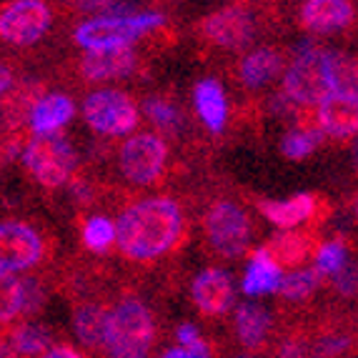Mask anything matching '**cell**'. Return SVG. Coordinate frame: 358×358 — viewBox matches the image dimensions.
I'll list each match as a JSON object with an SVG mask.
<instances>
[{
    "label": "cell",
    "instance_id": "1",
    "mask_svg": "<svg viewBox=\"0 0 358 358\" xmlns=\"http://www.w3.org/2000/svg\"><path fill=\"white\" fill-rule=\"evenodd\" d=\"M183 228V213L171 198H148L118 215V248L133 261H150L171 251Z\"/></svg>",
    "mask_w": 358,
    "mask_h": 358
},
{
    "label": "cell",
    "instance_id": "2",
    "mask_svg": "<svg viewBox=\"0 0 358 358\" xmlns=\"http://www.w3.org/2000/svg\"><path fill=\"white\" fill-rule=\"evenodd\" d=\"M338 53L321 50L310 41H303L296 50V60L283 76V93L296 106H321L338 90Z\"/></svg>",
    "mask_w": 358,
    "mask_h": 358
},
{
    "label": "cell",
    "instance_id": "3",
    "mask_svg": "<svg viewBox=\"0 0 358 358\" xmlns=\"http://www.w3.org/2000/svg\"><path fill=\"white\" fill-rule=\"evenodd\" d=\"M153 316L143 301H120L108 316L106 351L108 358H148L153 346Z\"/></svg>",
    "mask_w": 358,
    "mask_h": 358
},
{
    "label": "cell",
    "instance_id": "4",
    "mask_svg": "<svg viewBox=\"0 0 358 358\" xmlns=\"http://www.w3.org/2000/svg\"><path fill=\"white\" fill-rule=\"evenodd\" d=\"M161 13H133V15H96L76 28L73 38L85 50L128 48L133 41L161 28Z\"/></svg>",
    "mask_w": 358,
    "mask_h": 358
},
{
    "label": "cell",
    "instance_id": "5",
    "mask_svg": "<svg viewBox=\"0 0 358 358\" xmlns=\"http://www.w3.org/2000/svg\"><path fill=\"white\" fill-rule=\"evenodd\" d=\"M23 163L38 183L45 188H58L68 183L76 171V150L60 133L33 136L23 150Z\"/></svg>",
    "mask_w": 358,
    "mask_h": 358
},
{
    "label": "cell",
    "instance_id": "6",
    "mask_svg": "<svg viewBox=\"0 0 358 358\" xmlns=\"http://www.w3.org/2000/svg\"><path fill=\"white\" fill-rule=\"evenodd\" d=\"M88 126L103 136H128L138 126V106L120 90H96L83 103Z\"/></svg>",
    "mask_w": 358,
    "mask_h": 358
},
{
    "label": "cell",
    "instance_id": "7",
    "mask_svg": "<svg viewBox=\"0 0 358 358\" xmlns=\"http://www.w3.org/2000/svg\"><path fill=\"white\" fill-rule=\"evenodd\" d=\"M206 236L213 251L226 258H236L245 251L251 241V221L236 203L221 201L206 215Z\"/></svg>",
    "mask_w": 358,
    "mask_h": 358
},
{
    "label": "cell",
    "instance_id": "8",
    "mask_svg": "<svg viewBox=\"0 0 358 358\" xmlns=\"http://www.w3.org/2000/svg\"><path fill=\"white\" fill-rule=\"evenodd\" d=\"M50 28V10L43 0H13L0 15V36L13 45H30Z\"/></svg>",
    "mask_w": 358,
    "mask_h": 358
},
{
    "label": "cell",
    "instance_id": "9",
    "mask_svg": "<svg viewBox=\"0 0 358 358\" xmlns=\"http://www.w3.org/2000/svg\"><path fill=\"white\" fill-rule=\"evenodd\" d=\"M166 143L153 133H138L120 148V171L131 183H153L166 166Z\"/></svg>",
    "mask_w": 358,
    "mask_h": 358
},
{
    "label": "cell",
    "instance_id": "10",
    "mask_svg": "<svg viewBox=\"0 0 358 358\" xmlns=\"http://www.w3.org/2000/svg\"><path fill=\"white\" fill-rule=\"evenodd\" d=\"M43 256V241L25 223L8 221L0 228V275H15L33 268Z\"/></svg>",
    "mask_w": 358,
    "mask_h": 358
},
{
    "label": "cell",
    "instance_id": "11",
    "mask_svg": "<svg viewBox=\"0 0 358 358\" xmlns=\"http://www.w3.org/2000/svg\"><path fill=\"white\" fill-rule=\"evenodd\" d=\"M253 18L241 8H223L203 20V36L221 48L236 50L248 45L253 38Z\"/></svg>",
    "mask_w": 358,
    "mask_h": 358
},
{
    "label": "cell",
    "instance_id": "12",
    "mask_svg": "<svg viewBox=\"0 0 358 358\" xmlns=\"http://www.w3.org/2000/svg\"><path fill=\"white\" fill-rule=\"evenodd\" d=\"M318 128L336 138L358 136V93H331L318 106Z\"/></svg>",
    "mask_w": 358,
    "mask_h": 358
},
{
    "label": "cell",
    "instance_id": "13",
    "mask_svg": "<svg viewBox=\"0 0 358 358\" xmlns=\"http://www.w3.org/2000/svg\"><path fill=\"white\" fill-rule=\"evenodd\" d=\"M193 303L206 316H221L233 303V281L221 268H206L193 281Z\"/></svg>",
    "mask_w": 358,
    "mask_h": 358
},
{
    "label": "cell",
    "instance_id": "14",
    "mask_svg": "<svg viewBox=\"0 0 358 358\" xmlns=\"http://www.w3.org/2000/svg\"><path fill=\"white\" fill-rule=\"evenodd\" d=\"M0 316L3 321H13L18 316L36 313L43 306V288L33 275H3V288H0Z\"/></svg>",
    "mask_w": 358,
    "mask_h": 358
},
{
    "label": "cell",
    "instance_id": "15",
    "mask_svg": "<svg viewBox=\"0 0 358 358\" xmlns=\"http://www.w3.org/2000/svg\"><path fill=\"white\" fill-rule=\"evenodd\" d=\"M136 68V50L128 48H103L88 50L80 60V73L88 80H110V78H123Z\"/></svg>",
    "mask_w": 358,
    "mask_h": 358
},
{
    "label": "cell",
    "instance_id": "16",
    "mask_svg": "<svg viewBox=\"0 0 358 358\" xmlns=\"http://www.w3.org/2000/svg\"><path fill=\"white\" fill-rule=\"evenodd\" d=\"M301 20L310 33H334L353 20L351 0H306Z\"/></svg>",
    "mask_w": 358,
    "mask_h": 358
},
{
    "label": "cell",
    "instance_id": "17",
    "mask_svg": "<svg viewBox=\"0 0 358 358\" xmlns=\"http://www.w3.org/2000/svg\"><path fill=\"white\" fill-rule=\"evenodd\" d=\"M283 275H281V263L275 261L273 253L263 245L251 256V263L245 268L243 275V293L258 299V296H268V293L281 291Z\"/></svg>",
    "mask_w": 358,
    "mask_h": 358
},
{
    "label": "cell",
    "instance_id": "18",
    "mask_svg": "<svg viewBox=\"0 0 358 358\" xmlns=\"http://www.w3.org/2000/svg\"><path fill=\"white\" fill-rule=\"evenodd\" d=\"M73 113H76V106H73L71 98L63 96V93H50V96H43L38 103H33L30 128L36 136H50V133H58L66 126L73 118Z\"/></svg>",
    "mask_w": 358,
    "mask_h": 358
},
{
    "label": "cell",
    "instance_id": "19",
    "mask_svg": "<svg viewBox=\"0 0 358 358\" xmlns=\"http://www.w3.org/2000/svg\"><path fill=\"white\" fill-rule=\"evenodd\" d=\"M316 210V196L299 193L286 201H266L261 203V213L278 228H296L299 223L308 221Z\"/></svg>",
    "mask_w": 358,
    "mask_h": 358
},
{
    "label": "cell",
    "instance_id": "20",
    "mask_svg": "<svg viewBox=\"0 0 358 358\" xmlns=\"http://www.w3.org/2000/svg\"><path fill=\"white\" fill-rule=\"evenodd\" d=\"M193 98H196V110L201 115V120L206 123V128L213 133H221L228 115L226 96H223L221 83L213 80V78H203L196 85V90H193Z\"/></svg>",
    "mask_w": 358,
    "mask_h": 358
},
{
    "label": "cell",
    "instance_id": "21",
    "mask_svg": "<svg viewBox=\"0 0 358 358\" xmlns=\"http://www.w3.org/2000/svg\"><path fill=\"white\" fill-rule=\"evenodd\" d=\"M283 68V55L273 48H256L241 63V78L248 88H261L271 83Z\"/></svg>",
    "mask_w": 358,
    "mask_h": 358
},
{
    "label": "cell",
    "instance_id": "22",
    "mask_svg": "<svg viewBox=\"0 0 358 358\" xmlns=\"http://www.w3.org/2000/svg\"><path fill=\"white\" fill-rule=\"evenodd\" d=\"M108 316H110V313H106V310L96 303L78 306L76 313H73V331H76L78 341L88 348L106 346Z\"/></svg>",
    "mask_w": 358,
    "mask_h": 358
},
{
    "label": "cell",
    "instance_id": "23",
    "mask_svg": "<svg viewBox=\"0 0 358 358\" xmlns=\"http://www.w3.org/2000/svg\"><path fill=\"white\" fill-rule=\"evenodd\" d=\"M271 331L268 310L258 303H241L236 308V334L245 348H258Z\"/></svg>",
    "mask_w": 358,
    "mask_h": 358
},
{
    "label": "cell",
    "instance_id": "24",
    "mask_svg": "<svg viewBox=\"0 0 358 358\" xmlns=\"http://www.w3.org/2000/svg\"><path fill=\"white\" fill-rule=\"evenodd\" d=\"M48 341H50V336L43 326H38V323H25V326H20V329L6 341V343L10 346L13 356L33 358V356H41V353H48L45 351V348H48Z\"/></svg>",
    "mask_w": 358,
    "mask_h": 358
},
{
    "label": "cell",
    "instance_id": "25",
    "mask_svg": "<svg viewBox=\"0 0 358 358\" xmlns=\"http://www.w3.org/2000/svg\"><path fill=\"white\" fill-rule=\"evenodd\" d=\"M318 143H321V131L316 126H299L286 133L281 150L291 161H303L318 148Z\"/></svg>",
    "mask_w": 358,
    "mask_h": 358
},
{
    "label": "cell",
    "instance_id": "26",
    "mask_svg": "<svg viewBox=\"0 0 358 358\" xmlns=\"http://www.w3.org/2000/svg\"><path fill=\"white\" fill-rule=\"evenodd\" d=\"M266 248L273 253V258L281 266H293V263L303 261L306 251H308V243H306V238L299 236V233H278V236H273V241Z\"/></svg>",
    "mask_w": 358,
    "mask_h": 358
},
{
    "label": "cell",
    "instance_id": "27",
    "mask_svg": "<svg viewBox=\"0 0 358 358\" xmlns=\"http://www.w3.org/2000/svg\"><path fill=\"white\" fill-rule=\"evenodd\" d=\"M323 275L316 268H306V271H293V273L283 275L281 283V296L288 301H306L310 293L316 291L318 283H321Z\"/></svg>",
    "mask_w": 358,
    "mask_h": 358
},
{
    "label": "cell",
    "instance_id": "28",
    "mask_svg": "<svg viewBox=\"0 0 358 358\" xmlns=\"http://www.w3.org/2000/svg\"><path fill=\"white\" fill-rule=\"evenodd\" d=\"M115 238H118V231L106 215H93L83 226V241L90 251H106L115 243Z\"/></svg>",
    "mask_w": 358,
    "mask_h": 358
},
{
    "label": "cell",
    "instance_id": "29",
    "mask_svg": "<svg viewBox=\"0 0 358 358\" xmlns=\"http://www.w3.org/2000/svg\"><path fill=\"white\" fill-rule=\"evenodd\" d=\"M346 263H348V253H346V245L341 243V241L323 243L316 253V271L321 275H331L334 278Z\"/></svg>",
    "mask_w": 358,
    "mask_h": 358
},
{
    "label": "cell",
    "instance_id": "30",
    "mask_svg": "<svg viewBox=\"0 0 358 358\" xmlns=\"http://www.w3.org/2000/svg\"><path fill=\"white\" fill-rule=\"evenodd\" d=\"M145 115L153 126L163 128V131H176L180 126V110L173 103L161 101V98H150L145 103Z\"/></svg>",
    "mask_w": 358,
    "mask_h": 358
},
{
    "label": "cell",
    "instance_id": "31",
    "mask_svg": "<svg viewBox=\"0 0 358 358\" xmlns=\"http://www.w3.org/2000/svg\"><path fill=\"white\" fill-rule=\"evenodd\" d=\"M348 346H351V338L346 334H329L318 338V346H316V356L318 358H336L341 353H346Z\"/></svg>",
    "mask_w": 358,
    "mask_h": 358
},
{
    "label": "cell",
    "instance_id": "32",
    "mask_svg": "<svg viewBox=\"0 0 358 358\" xmlns=\"http://www.w3.org/2000/svg\"><path fill=\"white\" fill-rule=\"evenodd\" d=\"M334 286H336V291H338L341 296H346V299L356 296L358 293V266L356 263H346V266L334 275Z\"/></svg>",
    "mask_w": 358,
    "mask_h": 358
},
{
    "label": "cell",
    "instance_id": "33",
    "mask_svg": "<svg viewBox=\"0 0 358 358\" xmlns=\"http://www.w3.org/2000/svg\"><path fill=\"white\" fill-rule=\"evenodd\" d=\"M163 358H210V348L203 338L198 341V343H191V346H176V348H168L163 353Z\"/></svg>",
    "mask_w": 358,
    "mask_h": 358
},
{
    "label": "cell",
    "instance_id": "34",
    "mask_svg": "<svg viewBox=\"0 0 358 358\" xmlns=\"http://www.w3.org/2000/svg\"><path fill=\"white\" fill-rule=\"evenodd\" d=\"M278 358H306V346L296 338L283 341L278 348Z\"/></svg>",
    "mask_w": 358,
    "mask_h": 358
},
{
    "label": "cell",
    "instance_id": "35",
    "mask_svg": "<svg viewBox=\"0 0 358 358\" xmlns=\"http://www.w3.org/2000/svg\"><path fill=\"white\" fill-rule=\"evenodd\" d=\"M176 338H178L180 346H191V343H198V341H201V334H198L196 326L183 323V326H178V331H176Z\"/></svg>",
    "mask_w": 358,
    "mask_h": 358
},
{
    "label": "cell",
    "instance_id": "36",
    "mask_svg": "<svg viewBox=\"0 0 358 358\" xmlns=\"http://www.w3.org/2000/svg\"><path fill=\"white\" fill-rule=\"evenodd\" d=\"M43 358H83V356L71 346H55L48 348V353H43Z\"/></svg>",
    "mask_w": 358,
    "mask_h": 358
},
{
    "label": "cell",
    "instance_id": "37",
    "mask_svg": "<svg viewBox=\"0 0 358 358\" xmlns=\"http://www.w3.org/2000/svg\"><path fill=\"white\" fill-rule=\"evenodd\" d=\"M0 78H3V80H0V88H3V93H8V90H10V83H13L10 71H8V68H3V73H0Z\"/></svg>",
    "mask_w": 358,
    "mask_h": 358
},
{
    "label": "cell",
    "instance_id": "38",
    "mask_svg": "<svg viewBox=\"0 0 358 358\" xmlns=\"http://www.w3.org/2000/svg\"><path fill=\"white\" fill-rule=\"evenodd\" d=\"M351 155H353V166H358V141H356V143H353Z\"/></svg>",
    "mask_w": 358,
    "mask_h": 358
},
{
    "label": "cell",
    "instance_id": "39",
    "mask_svg": "<svg viewBox=\"0 0 358 358\" xmlns=\"http://www.w3.org/2000/svg\"><path fill=\"white\" fill-rule=\"evenodd\" d=\"M238 358H253V356H238Z\"/></svg>",
    "mask_w": 358,
    "mask_h": 358
},
{
    "label": "cell",
    "instance_id": "40",
    "mask_svg": "<svg viewBox=\"0 0 358 358\" xmlns=\"http://www.w3.org/2000/svg\"><path fill=\"white\" fill-rule=\"evenodd\" d=\"M356 213H358V203H356Z\"/></svg>",
    "mask_w": 358,
    "mask_h": 358
}]
</instances>
